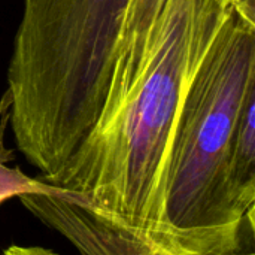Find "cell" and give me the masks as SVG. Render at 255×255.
Here are the masks:
<instances>
[{
	"instance_id": "4",
	"label": "cell",
	"mask_w": 255,
	"mask_h": 255,
	"mask_svg": "<svg viewBox=\"0 0 255 255\" xmlns=\"http://www.w3.org/2000/svg\"><path fill=\"white\" fill-rule=\"evenodd\" d=\"M19 199L36 218L66 238L79 255H191L164 247L148 233L70 196ZM226 255H255V248H242Z\"/></svg>"
},
{
	"instance_id": "6",
	"label": "cell",
	"mask_w": 255,
	"mask_h": 255,
	"mask_svg": "<svg viewBox=\"0 0 255 255\" xmlns=\"http://www.w3.org/2000/svg\"><path fill=\"white\" fill-rule=\"evenodd\" d=\"M22 196L67 197L70 193L42 179H33L18 167H9L6 164V158L0 155V205L6 200Z\"/></svg>"
},
{
	"instance_id": "5",
	"label": "cell",
	"mask_w": 255,
	"mask_h": 255,
	"mask_svg": "<svg viewBox=\"0 0 255 255\" xmlns=\"http://www.w3.org/2000/svg\"><path fill=\"white\" fill-rule=\"evenodd\" d=\"M226 193L232 214L245 221L255 212V94L245 102L229 148Z\"/></svg>"
},
{
	"instance_id": "1",
	"label": "cell",
	"mask_w": 255,
	"mask_h": 255,
	"mask_svg": "<svg viewBox=\"0 0 255 255\" xmlns=\"http://www.w3.org/2000/svg\"><path fill=\"white\" fill-rule=\"evenodd\" d=\"M229 9L226 0H128L100 115L49 184L158 238L178 111Z\"/></svg>"
},
{
	"instance_id": "2",
	"label": "cell",
	"mask_w": 255,
	"mask_h": 255,
	"mask_svg": "<svg viewBox=\"0 0 255 255\" xmlns=\"http://www.w3.org/2000/svg\"><path fill=\"white\" fill-rule=\"evenodd\" d=\"M128 0H24L0 112L48 182L93 130Z\"/></svg>"
},
{
	"instance_id": "8",
	"label": "cell",
	"mask_w": 255,
	"mask_h": 255,
	"mask_svg": "<svg viewBox=\"0 0 255 255\" xmlns=\"http://www.w3.org/2000/svg\"><path fill=\"white\" fill-rule=\"evenodd\" d=\"M226 1L235 9L255 16V0H226Z\"/></svg>"
},
{
	"instance_id": "3",
	"label": "cell",
	"mask_w": 255,
	"mask_h": 255,
	"mask_svg": "<svg viewBox=\"0 0 255 255\" xmlns=\"http://www.w3.org/2000/svg\"><path fill=\"white\" fill-rule=\"evenodd\" d=\"M255 94V16L230 6L181 102L166 167L164 247L191 255L254 248V215L238 221L226 164L239 114Z\"/></svg>"
},
{
	"instance_id": "7",
	"label": "cell",
	"mask_w": 255,
	"mask_h": 255,
	"mask_svg": "<svg viewBox=\"0 0 255 255\" xmlns=\"http://www.w3.org/2000/svg\"><path fill=\"white\" fill-rule=\"evenodd\" d=\"M3 255H60L52 250L43 247H22V245H12L4 250Z\"/></svg>"
}]
</instances>
